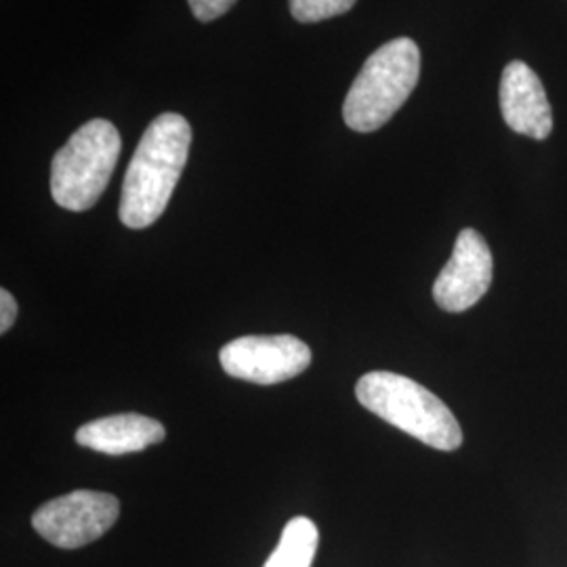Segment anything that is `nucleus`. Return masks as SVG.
<instances>
[{"label": "nucleus", "mask_w": 567, "mask_h": 567, "mask_svg": "<svg viewBox=\"0 0 567 567\" xmlns=\"http://www.w3.org/2000/svg\"><path fill=\"white\" fill-rule=\"evenodd\" d=\"M192 126L182 114L166 112L150 122L122 185L121 221L143 229L163 217L189 156Z\"/></svg>", "instance_id": "nucleus-1"}, {"label": "nucleus", "mask_w": 567, "mask_h": 567, "mask_svg": "<svg viewBox=\"0 0 567 567\" xmlns=\"http://www.w3.org/2000/svg\"><path fill=\"white\" fill-rule=\"evenodd\" d=\"M358 402L402 429L410 437L426 446L452 452L463 444V429L456 416L435 393L398 372H368L355 386Z\"/></svg>", "instance_id": "nucleus-2"}, {"label": "nucleus", "mask_w": 567, "mask_h": 567, "mask_svg": "<svg viewBox=\"0 0 567 567\" xmlns=\"http://www.w3.org/2000/svg\"><path fill=\"white\" fill-rule=\"evenodd\" d=\"M421 51L412 39H395L365 60L343 103V121L355 133L385 126L416 89Z\"/></svg>", "instance_id": "nucleus-3"}, {"label": "nucleus", "mask_w": 567, "mask_h": 567, "mask_svg": "<svg viewBox=\"0 0 567 567\" xmlns=\"http://www.w3.org/2000/svg\"><path fill=\"white\" fill-rule=\"evenodd\" d=\"M122 140L110 121L82 124L51 164V196L65 210L82 213L102 198L121 158Z\"/></svg>", "instance_id": "nucleus-4"}, {"label": "nucleus", "mask_w": 567, "mask_h": 567, "mask_svg": "<svg viewBox=\"0 0 567 567\" xmlns=\"http://www.w3.org/2000/svg\"><path fill=\"white\" fill-rule=\"evenodd\" d=\"M121 515L116 496L76 489L53 498L34 511L32 526L47 543L60 548H81L100 540Z\"/></svg>", "instance_id": "nucleus-5"}, {"label": "nucleus", "mask_w": 567, "mask_h": 567, "mask_svg": "<svg viewBox=\"0 0 567 567\" xmlns=\"http://www.w3.org/2000/svg\"><path fill=\"white\" fill-rule=\"evenodd\" d=\"M225 372L255 385H278L311 364V349L292 334L240 337L219 353Z\"/></svg>", "instance_id": "nucleus-6"}, {"label": "nucleus", "mask_w": 567, "mask_h": 567, "mask_svg": "<svg viewBox=\"0 0 567 567\" xmlns=\"http://www.w3.org/2000/svg\"><path fill=\"white\" fill-rule=\"evenodd\" d=\"M494 276V259L486 238L475 229H463L452 257L433 284V299L447 313H463L486 297Z\"/></svg>", "instance_id": "nucleus-7"}, {"label": "nucleus", "mask_w": 567, "mask_h": 567, "mask_svg": "<svg viewBox=\"0 0 567 567\" xmlns=\"http://www.w3.org/2000/svg\"><path fill=\"white\" fill-rule=\"evenodd\" d=\"M501 110L511 131L532 140H547L553 131V110L538 74L524 63L511 61L501 79Z\"/></svg>", "instance_id": "nucleus-8"}, {"label": "nucleus", "mask_w": 567, "mask_h": 567, "mask_svg": "<svg viewBox=\"0 0 567 567\" xmlns=\"http://www.w3.org/2000/svg\"><path fill=\"white\" fill-rule=\"evenodd\" d=\"M164 437L163 423L135 412L103 416L76 431V444L110 456L142 452L147 446L161 444Z\"/></svg>", "instance_id": "nucleus-9"}, {"label": "nucleus", "mask_w": 567, "mask_h": 567, "mask_svg": "<svg viewBox=\"0 0 567 567\" xmlns=\"http://www.w3.org/2000/svg\"><path fill=\"white\" fill-rule=\"evenodd\" d=\"M318 527L307 517H295L284 527L280 543L264 567H311L318 550Z\"/></svg>", "instance_id": "nucleus-10"}, {"label": "nucleus", "mask_w": 567, "mask_h": 567, "mask_svg": "<svg viewBox=\"0 0 567 567\" xmlns=\"http://www.w3.org/2000/svg\"><path fill=\"white\" fill-rule=\"evenodd\" d=\"M358 0H290V13L301 23L330 20L353 9Z\"/></svg>", "instance_id": "nucleus-11"}, {"label": "nucleus", "mask_w": 567, "mask_h": 567, "mask_svg": "<svg viewBox=\"0 0 567 567\" xmlns=\"http://www.w3.org/2000/svg\"><path fill=\"white\" fill-rule=\"evenodd\" d=\"M187 2H189L192 13L196 16V20L204 21V23L219 20L236 4V0H187Z\"/></svg>", "instance_id": "nucleus-12"}, {"label": "nucleus", "mask_w": 567, "mask_h": 567, "mask_svg": "<svg viewBox=\"0 0 567 567\" xmlns=\"http://www.w3.org/2000/svg\"><path fill=\"white\" fill-rule=\"evenodd\" d=\"M16 320H18V301L7 288H2L0 290V332L7 334L9 328L16 324Z\"/></svg>", "instance_id": "nucleus-13"}]
</instances>
